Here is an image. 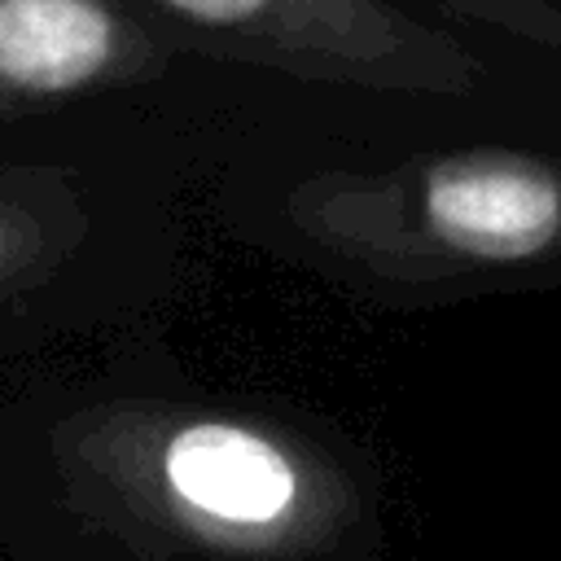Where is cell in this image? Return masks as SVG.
<instances>
[{
    "mask_svg": "<svg viewBox=\"0 0 561 561\" xmlns=\"http://www.w3.org/2000/svg\"><path fill=\"white\" fill-rule=\"evenodd\" d=\"M162 13L245 44L337 61L364 75L465 83L473 75L465 48L386 0H153Z\"/></svg>",
    "mask_w": 561,
    "mask_h": 561,
    "instance_id": "cell-1",
    "label": "cell"
},
{
    "mask_svg": "<svg viewBox=\"0 0 561 561\" xmlns=\"http://www.w3.org/2000/svg\"><path fill=\"white\" fill-rule=\"evenodd\" d=\"M421 210L460 254L526 259L561 232V175L517 153H465L425 171Z\"/></svg>",
    "mask_w": 561,
    "mask_h": 561,
    "instance_id": "cell-2",
    "label": "cell"
},
{
    "mask_svg": "<svg viewBox=\"0 0 561 561\" xmlns=\"http://www.w3.org/2000/svg\"><path fill=\"white\" fill-rule=\"evenodd\" d=\"M118 48V13L101 0H0V88L9 92H75L101 79Z\"/></svg>",
    "mask_w": 561,
    "mask_h": 561,
    "instance_id": "cell-3",
    "label": "cell"
},
{
    "mask_svg": "<svg viewBox=\"0 0 561 561\" xmlns=\"http://www.w3.org/2000/svg\"><path fill=\"white\" fill-rule=\"evenodd\" d=\"M175 491L232 522H267L294 495V473L276 447L232 425H193L167 451Z\"/></svg>",
    "mask_w": 561,
    "mask_h": 561,
    "instance_id": "cell-4",
    "label": "cell"
},
{
    "mask_svg": "<svg viewBox=\"0 0 561 561\" xmlns=\"http://www.w3.org/2000/svg\"><path fill=\"white\" fill-rule=\"evenodd\" d=\"M447 13L491 26L500 35L530 39L539 48H561V4L557 0H434Z\"/></svg>",
    "mask_w": 561,
    "mask_h": 561,
    "instance_id": "cell-5",
    "label": "cell"
}]
</instances>
